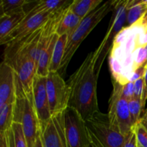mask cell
I'll list each match as a JSON object with an SVG mask.
<instances>
[{"instance_id": "8", "label": "cell", "mask_w": 147, "mask_h": 147, "mask_svg": "<svg viewBox=\"0 0 147 147\" xmlns=\"http://www.w3.org/2000/svg\"><path fill=\"white\" fill-rule=\"evenodd\" d=\"M54 13H40L32 16L30 18L24 19L22 23L7 38L0 42V43L1 45H6V47H9L25 40L41 29L51 18Z\"/></svg>"}, {"instance_id": "13", "label": "cell", "mask_w": 147, "mask_h": 147, "mask_svg": "<svg viewBox=\"0 0 147 147\" xmlns=\"http://www.w3.org/2000/svg\"><path fill=\"white\" fill-rule=\"evenodd\" d=\"M27 16L26 11L11 14L1 15L0 18V42L7 38L14 30L22 23Z\"/></svg>"}, {"instance_id": "26", "label": "cell", "mask_w": 147, "mask_h": 147, "mask_svg": "<svg viewBox=\"0 0 147 147\" xmlns=\"http://www.w3.org/2000/svg\"><path fill=\"white\" fill-rule=\"evenodd\" d=\"M144 90V77H142L134 82V98L142 100Z\"/></svg>"}, {"instance_id": "16", "label": "cell", "mask_w": 147, "mask_h": 147, "mask_svg": "<svg viewBox=\"0 0 147 147\" xmlns=\"http://www.w3.org/2000/svg\"><path fill=\"white\" fill-rule=\"evenodd\" d=\"M147 11V1L129 0L126 14V27H131L139 22Z\"/></svg>"}, {"instance_id": "4", "label": "cell", "mask_w": 147, "mask_h": 147, "mask_svg": "<svg viewBox=\"0 0 147 147\" xmlns=\"http://www.w3.org/2000/svg\"><path fill=\"white\" fill-rule=\"evenodd\" d=\"M128 3L129 0L116 1L107 32L106 33V35L99 47L93 53V57L97 63L96 70L98 75L100 73L103 61L111 51L115 39L125 27L124 25L126 23Z\"/></svg>"}, {"instance_id": "23", "label": "cell", "mask_w": 147, "mask_h": 147, "mask_svg": "<svg viewBox=\"0 0 147 147\" xmlns=\"http://www.w3.org/2000/svg\"><path fill=\"white\" fill-rule=\"evenodd\" d=\"M133 131L136 135L138 146L147 147V131L144 127L138 122L133 127Z\"/></svg>"}, {"instance_id": "15", "label": "cell", "mask_w": 147, "mask_h": 147, "mask_svg": "<svg viewBox=\"0 0 147 147\" xmlns=\"http://www.w3.org/2000/svg\"><path fill=\"white\" fill-rule=\"evenodd\" d=\"M70 6V5H69ZM69 6L65 11L56 30V34L59 36L67 34L70 36L81 22L82 19L72 12L69 9Z\"/></svg>"}, {"instance_id": "22", "label": "cell", "mask_w": 147, "mask_h": 147, "mask_svg": "<svg viewBox=\"0 0 147 147\" xmlns=\"http://www.w3.org/2000/svg\"><path fill=\"white\" fill-rule=\"evenodd\" d=\"M11 129L14 134V147H28L21 123L14 122Z\"/></svg>"}, {"instance_id": "12", "label": "cell", "mask_w": 147, "mask_h": 147, "mask_svg": "<svg viewBox=\"0 0 147 147\" xmlns=\"http://www.w3.org/2000/svg\"><path fill=\"white\" fill-rule=\"evenodd\" d=\"M16 99L15 72L9 63L3 61L0 66V109L14 103Z\"/></svg>"}, {"instance_id": "19", "label": "cell", "mask_w": 147, "mask_h": 147, "mask_svg": "<svg viewBox=\"0 0 147 147\" xmlns=\"http://www.w3.org/2000/svg\"><path fill=\"white\" fill-rule=\"evenodd\" d=\"M14 103L7 104L0 109V133H5L11 129L14 123Z\"/></svg>"}, {"instance_id": "14", "label": "cell", "mask_w": 147, "mask_h": 147, "mask_svg": "<svg viewBox=\"0 0 147 147\" xmlns=\"http://www.w3.org/2000/svg\"><path fill=\"white\" fill-rule=\"evenodd\" d=\"M72 1L68 0H55V1H38L35 2V5L33 6L30 9L26 11L27 16L25 19L30 18L35 14L40 13L50 12L54 13L58 10L70 5Z\"/></svg>"}, {"instance_id": "11", "label": "cell", "mask_w": 147, "mask_h": 147, "mask_svg": "<svg viewBox=\"0 0 147 147\" xmlns=\"http://www.w3.org/2000/svg\"><path fill=\"white\" fill-rule=\"evenodd\" d=\"M43 147H67L64 113L54 116L41 131Z\"/></svg>"}, {"instance_id": "24", "label": "cell", "mask_w": 147, "mask_h": 147, "mask_svg": "<svg viewBox=\"0 0 147 147\" xmlns=\"http://www.w3.org/2000/svg\"><path fill=\"white\" fill-rule=\"evenodd\" d=\"M132 57H133L134 64L136 70L141 66L147 65L146 53L144 46H141V47H137L132 54Z\"/></svg>"}, {"instance_id": "31", "label": "cell", "mask_w": 147, "mask_h": 147, "mask_svg": "<svg viewBox=\"0 0 147 147\" xmlns=\"http://www.w3.org/2000/svg\"><path fill=\"white\" fill-rule=\"evenodd\" d=\"M139 123L144 126V127L146 129V130L147 131V111H145L144 112V115L143 116H142L139 120Z\"/></svg>"}, {"instance_id": "36", "label": "cell", "mask_w": 147, "mask_h": 147, "mask_svg": "<svg viewBox=\"0 0 147 147\" xmlns=\"http://www.w3.org/2000/svg\"><path fill=\"white\" fill-rule=\"evenodd\" d=\"M139 147H141V146H139Z\"/></svg>"}, {"instance_id": "29", "label": "cell", "mask_w": 147, "mask_h": 147, "mask_svg": "<svg viewBox=\"0 0 147 147\" xmlns=\"http://www.w3.org/2000/svg\"><path fill=\"white\" fill-rule=\"evenodd\" d=\"M144 90L143 97H142V106H143L144 109L145 104L147 100V67L145 72L144 76Z\"/></svg>"}, {"instance_id": "18", "label": "cell", "mask_w": 147, "mask_h": 147, "mask_svg": "<svg viewBox=\"0 0 147 147\" xmlns=\"http://www.w3.org/2000/svg\"><path fill=\"white\" fill-rule=\"evenodd\" d=\"M67 39H68L67 34L59 36L58 40H57L55 46L51 63L50 65V68H49V72L59 71L60 70L62 61H63V57H64L65 52Z\"/></svg>"}, {"instance_id": "1", "label": "cell", "mask_w": 147, "mask_h": 147, "mask_svg": "<svg viewBox=\"0 0 147 147\" xmlns=\"http://www.w3.org/2000/svg\"><path fill=\"white\" fill-rule=\"evenodd\" d=\"M96 63L93 53H90L67 83L70 89L68 107L74 109L86 122L100 112L97 97L99 75L96 73Z\"/></svg>"}, {"instance_id": "35", "label": "cell", "mask_w": 147, "mask_h": 147, "mask_svg": "<svg viewBox=\"0 0 147 147\" xmlns=\"http://www.w3.org/2000/svg\"><path fill=\"white\" fill-rule=\"evenodd\" d=\"M145 111H147V109H146V110H145Z\"/></svg>"}, {"instance_id": "25", "label": "cell", "mask_w": 147, "mask_h": 147, "mask_svg": "<svg viewBox=\"0 0 147 147\" xmlns=\"http://www.w3.org/2000/svg\"><path fill=\"white\" fill-rule=\"evenodd\" d=\"M121 94L128 100L134 98V83L129 82L126 84L122 85Z\"/></svg>"}, {"instance_id": "20", "label": "cell", "mask_w": 147, "mask_h": 147, "mask_svg": "<svg viewBox=\"0 0 147 147\" xmlns=\"http://www.w3.org/2000/svg\"><path fill=\"white\" fill-rule=\"evenodd\" d=\"M30 1L26 0H1V15H11L25 11L24 7Z\"/></svg>"}, {"instance_id": "10", "label": "cell", "mask_w": 147, "mask_h": 147, "mask_svg": "<svg viewBox=\"0 0 147 147\" xmlns=\"http://www.w3.org/2000/svg\"><path fill=\"white\" fill-rule=\"evenodd\" d=\"M32 94L34 108L42 131L52 118L46 88V77H41L37 75L35 76L33 83Z\"/></svg>"}, {"instance_id": "9", "label": "cell", "mask_w": 147, "mask_h": 147, "mask_svg": "<svg viewBox=\"0 0 147 147\" xmlns=\"http://www.w3.org/2000/svg\"><path fill=\"white\" fill-rule=\"evenodd\" d=\"M22 126L28 147H33L37 137L41 134L40 121L36 113L33 94L25 95L24 103L20 123Z\"/></svg>"}, {"instance_id": "2", "label": "cell", "mask_w": 147, "mask_h": 147, "mask_svg": "<svg viewBox=\"0 0 147 147\" xmlns=\"http://www.w3.org/2000/svg\"><path fill=\"white\" fill-rule=\"evenodd\" d=\"M116 1H107L103 2L97 9L82 20L81 22L74 32L68 36L67 45L64 57L62 61L60 70L62 74H65L67 67L76 50L90 32L98 24V23L109 14L113 11Z\"/></svg>"}, {"instance_id": "33", "label": "cell", "mask_w": 147, "mask_h": 147, "mask_svg": "<svg viewBox=\"0 0 147 147\" xmlns=\"http://www.w3.org/2000/svg\"><path fill=\"white\" fill-rule=\"evenodd\" d=\"M33 147H43L42 142V139H41V134L37 137L35 144H34V146Z\"/></svg>"}, {"instance_id": "27", "label": "cell", "mask_w": 147, "mask_h": 147, "mask_svg": "<svg viewBox=\"0 0 147 147\" xmlns=\"http://www.w3.org/2000/svg\"><path fill=\"white\" fill-rule=\"evenodd\" d=\"M147 67V65H142L141 67H138L136 70L133 73V74L131 75V76L130 77L129 80V82H132V83H134L135 81H136L137 80H139L141 78L144 77L145 74V72H146V69Z\"/></svg>"}, {"instance_id": "6", "label": "cell", "mask_w": 147, "mask_h": 147, "mask_svg": "<svg viewBox=\"0 0 147 147\" xmlns=\"http://www.w3.org/2000/svg\"><path fill=\"white\" fill-rule=\"evenodd\" d=\"M46 88L52 117L64 113L68 108L70 89L58 71L49 72Z\"/></svg>"}, {"instance_id": "32", "label": "cell", "mask_w": 147, "mask_h": 147, "mask_svg": "<svg viewBox=\"0 0 147 147\" xmlns=\"http://www.w3.org/2000/svg\"><path fill=\"white\" fill-rule=\"evenodd\" d=\"M136 24H139V25H141V26L146 25V24H147V11H146V14L144 15V17H142V18L141 19V20H139V22H137Z\"/></svg>"}, {"instance_id": "3", "label": "cell", "mask_w": 147, "mask_h": 147, "mask_svg": "<svg viewBox=\"0 0 147 147\" xmlns=\"http://www.w3.org/2000/svg\"><path fill=\"white\" fill-rule=\"evenodd\" d=\"M86 124L91 147H124L126 136L111 123L108 114L99 112Z\"/></svg>"}, {"instance_id": "34", "label": "cell", "mask_w": 147, "mask_h": 147, "mask_svg": "<svg viewBox=\"0 0 147 147\" xmlns=\"http://www.w3.org/2000/svg\"><path fill=\"white\" fill-rule=\"evenodd\" d=\"M145 27H146V30H147V24H146V25H145Z\"/></svg>"}, {"instance_id": "17", "label": "cell", "mask_w": 147, "mask_h": 147, "mask_svg": "<svg viewBox=\"0 0 147 147\" xmlns=\"http://www.w3.org/2000/svg\"><path fill=\"white\" fill-rule=\"evenodd\" d=\"M103 3L102 0H74L72 1L69 9L83 20Z\"/></svg>"}, {"instance_id": "7", "label": "cell", "mask_w": 147, "mask_h": 147, "mask_svg": "<svg viewBox=\"0 0 147 147\" xmlns=\"http://www.w3.org/2000/svg\"><path fill=\"white\" fill-rule=\"evenodd\" d=\"M64 122L67 147H91L86 121L74 109L65 111Z\"/></svg>"}, {"instance_id": "28", "label": "cell", "mask_w": 147, "mask_h": 147, "mask_svg": "<svg viewBox=\"0 0 147 147\" xmlns=\"http://www.w3.org/2000/svg\"><path fill=\"white\" fill-rule=\"evenodd\" d=\"M124 147H139L136 139V135L134 131H132L131 133L126 136Z\"/></svg>"}, {"instance_id": "21", "label": "cell", "mask_w": 147, "mask_h": 147, "mask_svg": "<svg viewBox=\"0 0 147 147\" xmlns=\"http://www.w3.org/2000/svg\"><path fill=\"white\" fill-rule=\"evenodd\" d=\"M129 109L131 122L134 126L140 120L141 114L142 112L145 111L142 106V100H138L134 98L130 99L129 100Z\"/></svg>"}, {"instance_id": "5", "label": "cell", "mask_w": 147, "mask_h": 147, "mask_svg": "<svg viewBox=\"0 0 147 147\" xmlns=\"http://www.w3.org/2000/svg\"><path fill=\"white\" fill-rule=\"evenodd\" d=\"M113 88L109 100V116L111 123L123 136H127L133 131L134 125L129 109V100L121 94L122 85L112 80Z\"/></svg>"}, {"instance_id": "30", "label": "cell", "mask_w": 147, "mask_h": 147, "mask_svg": "<svg viewBox=\"0 0 147 147\" xmlns=\"http://www.w3.org/2000/svg\"><path fill=\"white\" fill-rule=\"evenodd\" d=\"M0 147H9L6 133H0Z\"/></svg>"}]
</instances>
